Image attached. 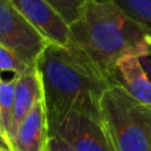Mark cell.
Listing matches in <instances>:
<instances>
[{
  "label": "cell",
  "instance_id": "cell-8",
  "mask_svg": "<svg viewBox=\"0 0 151 151\" xmlns=\"http://www.w3.org/2000/svg\"><path fill=\"white\" fill-rule=\"evenodd\" d=\"M113 85L121 86L134 99L151 107V81L141 64V57L122 58L115 66Z\"/></svg>",
  "mask_w": 151,
  "mask_h": 151
},
{
  "label": "cell",
  "instance_id": "cell-9",
  "mask_svg": "<svg viewBox=\"0 0 151 151\" xmlns=\"http://www.w3.org/2000/svg\"><path fill=\"white\" fill-rule=\"evenodd\" d=\"M42 99H44L42 85L37 69L23 76H19L15 89V106H13L12 125H11L9 138H8L9 147L11 141L15 137L16 131L19 130L23 121L33 110V107Z\"/></svg>",
  "mask_w": 151,
  "mask_h": 151
},
{
  "label": "cell",
  "instance_id": "cell-15",
  "mask_svg": "<svg viewBox=\"0 0 151 151\" xmlns=\"http://www.w3.org/2000/svg\"><path fill=\"white\" fill-rule=\"evenodd\" d=\"M141 64L143 66L145 72H146L147 77L151 81V57H141Z\"/></svg>",
  "mask_w": 151,
  "mask_h": 151
},
{
  "label": "cell",
  "instance_id": "cell-19",
  "mask_svg": "<svg viewBox=\"0 0 151 151\" xmlns=\"http://www.w3.org/2000/svg\"><path fill=\"white\" fill-rule=\"evenodd\" d=\"M0 81H1V77H0Z\"/></svg>",
  "mask_w": 151,
  "mask_h": 151
},
{
  "label": "cell",
  "instance_id": "cell-16",
  "mask_svg": "<svg viewBox=\"0 0 151 151\" xmlns=\"http://www.w3.org/2000/svg\"><path fill=\"white\" fill-rule=\"evenodd\" d=\"M0 149H3V150H11L9 149V145L7 143V141H5L4 135H3L1 133H0Z\"/></svg>",
  "mask_w": 151,
  "mask_h": 151
},
{
  "label": "cell",
  "instance_id": "cell-4",
  "mask_svg": "<svg viewBox=\"0 0 151 151\" xmlns=\"http://www.w3.org/2000/svg\"><path fill=\"white\" fill-rule=\"evenodd\" d=\"M0 45L36 68L49 41L19 12L11 0H0Z\"/></svg>",
  "mask_w": 151,
  "mask_h": 151
},
{
  "label": "cell",
  "instance_id": "cell-13",
  "mask_svg": "<svg viewBox=\"0 0 151 151\" xmlns=\"http://www.w3.org/2000/svg\"><path fill=\"white\" fill-rule=\"evenodd\" d=\"M89 1L90 0H48V3L63 16L69 25L80 17Z\"/></svg>",
  "mask_w": 151,
  "mask_h": 151
},
{
  "label": "cell",
  "instance_id": "cell-2",
  "mask_svg": "<svg viewBox=\"0 0 151 151\" xmlns=\"http://www.w3.org/2000/svg\"><path fill=\"white\" fill-rule=\"evenodd\" d=\"M70 31L77 48L111 83L122 58L151 57V35L109 0H90Z\"/></svg>",
  "mask_w": 151,
  "mask_h": 151
},
{
  "label": "cell",
  "instance_id": "cell-7",
  "mask_svg": "<svg viewBox=\"0 0 151 151\" xmlns=\"http://www.w3.org/2000/svg\"><path fill=\"white\" fill-rule=\"evenodd\" d=\"M44 99L33 107L11 141V151H45L49 139Z\"/></svg>",
  "mask_w": 151,
  "mask_h": 151
},
{
  "label": "cell",
  "instance_id": "cell-3",
  "mask_svg": "<svg viewBox=\"0 0 151 151\" xmlns=\"http://www.w3.org/2000/svg\"><path fill=\"white\" fill-rule=\"evenodd\" d=\"M99 109L114 151H151V107L111 85L102 96Z\"/></svg>",
  "mask_w": 151,
  "mask_h": 151
},
{
  "label": "cell",
  "instance_id": "cell-11",
  "mask_svg": "<svg viewBox=\"0 0 151 151\" xmlns=\"http://www.w3.org/2000/svg\"><path fill=\"white\" fill-rule=\"evenodd\" d=\"M151 35V0H109Z\"/></svg>",
  "mask_w": 151,
  "mask_h": 151
},
{
  "label": "cell",
  "instance_id": "cell-5",
  "mask_svg": "<svg viewBox=\"0 0 151 151\" xmlns=\"http://www.w3.org/2000/svg\"><path fill=\"white\" fill-rule=\"evenodd\" d=\"M49 135L61 138L76 151H114L101 114L73 110L50 129Z\"/></svg>",
  "mask_w": 151,
  "mask_h": 151
},
{
  "label": "cell",
  "instance_id": "cell-6",
  "mask_svg": "<svg viewBox=\"0 0 151 151\" xmlns=\"http://www.w3.org/2000/svg\"><path fill=\"white\" fill-rule=\"evenodd\" d=\"M19 12L49 42L60 47L78 49L73 40L70 25L48 3V0H11Z\"/></svg>",
  "mask_w": 151,
  "mask_h": 151
},
{
  "label": "cell",
  "instance_id": "cell-14",
  "mask_svg": "<svg viewBox=\"0 0 151 151\" xmlns=\"http://www.w3.org/2000/svg\"><path fill=\"white\" fill-rule=\"evenodd\" d=\"M45 151H76L73 147H70L65 141L55 135H50L48 139V145Z\"/></svg>",
  "mask_w": 151,
  "mask_h": 151
},
{
  "label": "cell",
  "instance_id": "cell-10",
  "mask_svg": "<svg viewBox=\"0 0 151 151\" xmlns=\"http://www.w3.org/2000/svg\"><path fill=\"white\" fill-rule=\"evenodd\" d=\"M19 76H13L9 80L0 81V127L5 141L9 145V131L12 125L13 106H15V89ZM11 149V147H9Z\"/></svg>",
  "mask_w": 151,
  "mask_h": 151
},
{
  "label": "cell",
  "instance_id": "cell-18",
  "mask_svg": "<svg viewBox=\"0 0 151 151\" xmlns=\"http://www.w3.org/2000/svg\"><path fill=\"white\" fill-rule=\"evenodd\" d=\"M0 133H1V134H3V131H1V127H0ZM3 135H4V134H3ZM7 143H8V142H7Z\"/></svg>",
  "mask_w": 151,
  "mask_h": 151
},
{
  "label": "cell",
  "instance_id": "cell-12",
  "mask_svg": "<svg viewBox=\"0 0 151 151\" xmlns=\"http://www.w3.org/2000/svg\"><path fill=\"white\" fill-rule=\"evenodd\" d=\"M33 70H36V68L29 66L16 53L0 45V73L11 72L15 76H23Z\"/></svg>",
  "mask_w": 151,
  "mask_h": 151
},
{
  "label": "cell",
  "instance_id": "cell-1",
  "mask_svg": "<svg viewBox=\"0 0 151 151\" xmlns=\"http://www.w3.org/2000/svg\"><path fill=\"white\" fill-rule=\"evenodd\" d=\"M49 130L73 110L99 115V102L113 85L80 49L49 42L37 61Z\"/></svg>",
  "mask_w": 151,
  "mask_h": 151
},
{
  "label": "cell",
  "instance_id": "cell-17",
  "mask_svg": "<svg viewBox=\"0 0 151 151\" xmlns=\"http://www.w3.org/2000/svg\"><path fill=\"white\" fill-rule=\"evenodd\" d=\"M0 151H11V150H3V149H0Z\"/></svg>",
  "mask_w": 151,
  "mask_h": 151
}]
</instances>
